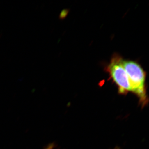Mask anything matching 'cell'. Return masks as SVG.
Returning a JSON list of instances; mask_svg holds the SVG:
<instances>
[{"mask_svg":"<svg viewBox=\"0 0 149 149\" xmlns=\"http://www.w3.org/2000/svg\"><path fill=\"white\" fill-rule=\"evenodd\" d=\"M122 62L128 76L131 91L138 95L143 103H145L147 100L145 88L146 74L143 70L135 62L122 60Z\"/></svg>","mask_w":149,"mask_h":149,"instance_id":"obj_1","label":"cell"},{"mask_svg":"<svg viewBox=\"0 0 149 149\" xmlns=\"http://www.w3.org/2000/svg\"><path fill=\"white\" fill-rule=\"evenodd\" d=\"M122 60L119 57H115L108 67L113 80L118 86L119 93H125L131 91L129 79L122 64Z\"/></svg>","mask_w":149,"mask_h":149,"instance_id":"obj_2","label":"cell"},{"mask_svg":"<svg viewBox=\"0 0 149 149\" xmlns=\"http://www.w3.org/2000/svg\"><path fill=\"white\" fill-rule=\"evenodd\" d=\"M55 147V145L54 143L48 144L47 146L45 147L44 149H54Z\"/></svg>","mask_w":149,"mask_h":149,"instance_id":"obj_3","label":"cell"},{"mask_svg":"<svg viewBox=\"0 0 149 149\" xmlns=\"http://www.w3.org/2000/svg\"></svg>","mask_w":149,"mask_h":149,"instance_id":"obj_4","label":"cell"}]
</instances>
